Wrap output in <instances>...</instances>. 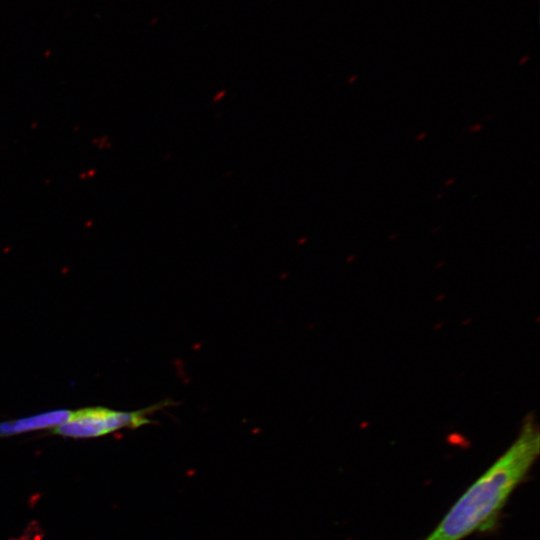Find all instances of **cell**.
Here are the masks:
<instances>
[{
    "mask_svg": "<svg viewBox=\"0 0 540 540\" xmlns=\"http://www.w3.org/2000/svg\"><path fill=\"white\" fill-rule=\"evenodd\" d=\"M539 452V427L530 414L512 444L467 488L423 540H463L476 532L493 529Z\"/></svg>",
    "mask_w": 540,
    "mask_h": 540,
    "instance_id": "1",
    "label": "cell"
},
{
    "mask_svg": "<svg viewBox=\"0 0 540 540\" xmlns=\"http://www.w3.org/2000/svg\"><path fill=\"white\" fill-rule=\"evenodd\" d=\"M172 404L164 400L135 411H119L106 407H86L71 411L69 419L51 429L57 435L70 438H93L104 436L122 428H138L151 423L148 415Z\"/></svg>",
    "mask_w": 540,
    "mask_h": 540,
    "instance_id": "2",
    "label": "cell"
},
{
    "mask_svg": "<svg viewBox=\"0 0 540 540\" xmlns=\"http://www.w3.org/2000/svg\"><path fill=\"white\" fill-rule=\"evenodd\" d=\"M71 410L57 409L32 416L0 422V437H8L19 433L41 429H53L66 422Z\"/></svg>",
    "mask_w": 540,
    "mask_h": 540,
    "instance_id": "3",
    "label": "cell"
}]
</instances>
